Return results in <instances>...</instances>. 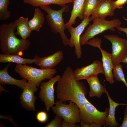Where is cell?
<instances>
[{
	"label": "cell",
	"instance_id": "cell-32",
	"mask_svg": "<svg viewBox=\"0 0 127 127\" xmlns=\"http://www.w3.org/2000/svg\"><path fill=\"white\" fill-rule=\"evenodd\" d=\"M124 117L122 124L119 126V127H127V106L124 110Z\"/></svg>",
	"mask_w": 127,
	"mask_h": 127
},
{
	"label": "cell",
	"instance_id": "cell-28",
	"mask_svg": "<svg viewBox=\"0 0 127 127\" xmlns=\"http://www.w3.org/2000/svg\"><path fill=\"white\" fill-rule=\"evenodd\" d=\"M36 119L40 123H45L47 121L48 119L47 114L45 111H40L36 114Z\"/></svg>",
	"mask_w": 127,
	"mask_h": 127
},
{
	"label": "cell",
	"instance_id": "cell-14",
	"mask_svg": "<svg viewBox=\"0 0 127 127\" xmlns=\"http://www.w3.org/2000/svg\"><path fill=\"white\" fill-rule=\"evenodd\" d=\"M112 0L101 1L90 17L91 21L99 18L105 19L107 16H112L114 14L112 5Z\"/></svg>",
	"mask_w": 127,
	"mask_h": 127
},
{
	"label": "cell",
	"instance_id": "cell-8",
	"mask_svg": "<svg viewBox=\"0 0 127 127\" xmlns=\"http://www.w3.org/2000/svg\"><path fill=\"white\" fill-rule=\"evenodd\" d=\"M61 76L56 75L48 82H42L40 86L39 97L44 103L46 111L48 112L51 108L55 104L54 101V88L55 84L60 80Z\"/></svg>",
	"mask_w": 127,
	"mask_h": 127
},
{
	"label": "cell",
	"instance_id": "cell-4",
	"mask_svg": "<svg viewBox=\"0 0 127 127\" xmlns=\"http://www.w3.org/2000/svg\"><path fill=\"white\" fill-rule=\"evenodd\" d=\"M15 70L23 78L34 84L37 87L42 81L50 79L57 72L56 69H39L26 64H17Z\"/></svg>",
	"mask_w": 127,
	"mask_h": 127
},
{
	"label": "cell",
	"instance_id": "cell-3",
	"mask_svg": "<svg viewBox=\"0 0 127 127\" xmlns=\"http://www.w3.org/2000/svg\"><path fill=\"white\" fill-rule=\"evenodd\" d=\"M40 8L47 13V20L51 31L55 34L59 33L63 44L65 46L68 45L69 39L65 32L66 28L63 18V14L64 12L69 11V6L65 5L58 10L53 9L48 5L42 6Z\"/></svg>",
	"mask_w": 127,
	"mask_h": 127
},
{
	"label": "cell",
	"instance_id": "cell-23",
	"mask_svg": "<svg viewBox=\"0 0 127 127\" xmlns=\"http://www.w3.org/2000/svg\"><path fill=\"white\" fill-rule=\"evenodd\" d=\"M24 2L34 7L48 5L51 4L63 6L72 2V0H23Z\"/></svg>",
	"mask_w": 127,
	"mask_h": 127
},
{
	"label": "cell",
	"instance_id": "cell-22",
	"mask_svg": "<svg viewBox=\"0 0 127 127\" xmlns=\"http://www.w3.org/2000/svg\"><path fill=\"white\" fill-rule=\"evenodd\" d=\"M32 18L28 20V23L30 30L40 31L44 21V15L40 9L37 8L34 10Z\"/></svg>",
	"mask_w": 127,
	"mask_h": 127
},
{
	"label": "cell",
	"instance_id": "cell-15",
	"mask_svg": "<svg viewBox=\"0 0 127 127\" xmlns=\"http://www.w3.org/2000/svg\"><path fill=\"white\" fill-rule=\"evenodd\" d=\"M101 47L98 48L100 50L102 55V60L105 77L107 81L111 84L115 81L112 72L114 65L112 62L111 54L102 49Z\"/></svg>",
	"mask_w": 127,
	"mask_h": 127
},
{
	"label": "cell",
	"instance_id": "cell-31",
	"mask_svg": "<svg viewBox=\"0 0 127 127\" xmlns=\"http://www.w3.org/2000/svg\"><path fill=\"white\" fill-rule=\"evenodd\" d=\"M80 125L78 124H73L66 121L63 120L62 127H80Z\"/></svg>",
	"mask_w": 127,
	"mask_h": 127
},
{
	"label": "cell",
	"instance_id": "cell-10",
	"mask_svg": "<svg viewBox=\"0 0 127 127\" xmlns=\"http://www.w3.org/2000/svg\"><path fill=\"white\" fill-rule=\"evenodd\" d=\"M90 21V17L88 16L84 18L77 27H74L71 26L68 29L71 36L68 45L71 48L75 47V53L78 59L80 58L82 55L80 43L81 35Z\"/></svg>",
	"mask_w": 127,
	"mask_h": 127
},
{
	"label": "cell",
	"instance_id": "cell-18",
	"mask_svg": "<svg viewBox=\"0 0 127 127\" xmlns=\"http://www.w3.org/2000/svg\"><path fill=\"white\" fill-rule=\"evenodd\" d=\"M98 75H94L86 79L90 87L89 96L91 98L96 97L100 98L106 90L100 82Z\"/></svg>",
	"mask_w": 127,
	"mask_h": 127
},
{
	"label": "cell",
	"instance_id": "cell-36",
	"mask_svg": "<svg viewBox=\"0 0 127 127\" xmlns=\"http://www.w3.org/2000/svg\"><path fill=\"white\" fill-rule=\"evenodd\" d=\"M0 95L2 93L3 91H5L7 92H8V90H7L4 89L1 85V84L0 85Z\"/></svg>",
	"mask_w": 127,
	"mask_h": 127
},
{
	"label": "cell",
	"instance_id": "cell-5",
	"mask_svg": "<svg viewBox=\"0 0 127 127\" xmlns=\"http://www.w3.org/2000/svg\"><path fill=\"white\" fill-rule=\"evenodd\" d=\"M93 23L88 27L84 33L80 37L81 45L86 44L90 39L98 34L107 30L115 31V28L120 26L121 24L120 20L117 18L111 20L97 18L93 20Z\"/></svg>",
	"mask_w": 127,
	"mask_h": 127
},
{
	"label": "cell",
	"instance_id": "cell-24",
	"mask_svg": "<svg viewBox=\"0 0 127 127\" xmlns=\"http://www.w3.org/2000/svg\"><path fill=\"white\" fill-rule=\"evenodd\" d=\"M100 2L99 0H85L83 7V19L91 15Z\"/></svg>",
	"mask_w": 127,
	"mask_h": 127
},
{
	"label": "cell",
	"instance_id": "cell-17",
	"mask_svg": "<svg viewBox=\"0 0 127 127\" xmlns=\"http://www.w3.org/2000/svg\"><path fill=\"white\" fill-rule=\"evenodd\" d=\"M85 0H72L73 6L69 20L65 24L66 28L68 29L76 23V19L79 17L81 20L83 19V7Z\"/></svg>",
	"mask_w": 127,
	"mask_h": 127
},
{
	"label": "cell",
	"instance_id": "cell-29",
	"mask_svg": "<svg viewBox=\"0 0 127 127\" xmlns=\"http://www.w3.org/2000/svg\"><path fill=\"white\" fill-rule=\"evenodd\" d=\"M127 3V0H116L113 1L112 5L113 8L115 10L116 8L122 9L123 5Z\"/></svg>",
	"mask_w": 127,
	"mask_h": 127
},
{
	"label": "cell",
	"instance_id": "cell-37",
	"mask_svg": "<svg viewBox=\"0 0 127 127\" xmlns=\"http://www.w3.org/2000/svg\"><path fill=\"white\" fill-rule=\"evenodd\" d=\"M100 1H104L106 0H99Z\"/></svg>",
	"mask_w": 127,
	"mask_h": 127
},
{
	"label": "cell",
	"instance_id": "cell-26",
	"mask_svg": "<svg viewBox=\"0 0 127 127\" xmlns=\"http://www.w3.org/2000/svg\"><path fill=\"white\" fill-rule=\"evenodd\" d=\"M9 0H0V20L4 21L11 16V12L8 10Z\"/></svg>",
	"mask_w": 127,
	"mask_h": 127
},
{
	"label": "cell",
	"instance_id": "cell-33",
	"mask_svg": "<svg viewBox=\"0 0 127 127\" xmlns=\"http://www.w3.org/2000/svg\"><path fill=\"white\" fill-rule=\"evenodd\" d=\"M116 28L119 31L124 32L126 34L127 36V28H123L120 26Z\"/></svg>",
	"mask_w": 127,
	"mask_h": 127
},
{
	"label": "cell",
	"instance_id": "cell-30",
	"mask_svg": "<svg viewBox=\"0 0 127 127\" xmlns=\"http://www.w3.org/2000/svg\"><path fill=\"white\" fill-rule=\"evenodd\" d=\"M102 40L101 39L98 38H93L90 40L86 44L90 45L94 47H98L101 45Z\"/></svg>",
	"mask_w": 127,
	"mask_h": 127
},
{
	"label": "cell",
	"instance_id": "cell-16",
	"mask_svg": "<svg viewBox=\"0 0 127 127\" xmlns=\"http://www.w3.org/2000/svg\"><path fill=\"white\" fill-rule=\"evenodd\" d=\"M11 63L9 62L4 69L0 70V84L15 85L23 91L27 82V80L24 78L21 80H18L11 76L8 71V69Z\"/></svg>",
	"mask_w": 127,
	"mask_h": 127
},
{
	"label": "cell",
	"instance_id": "cell-25",
	"mask_svg": "<svg viewBox=\"0 0 127 127\" xmlns=\"http://www.w3.org/2000/svg\"><path fill=\"white\" fill-rule=\"evenodd\" d=\"M113 75L115 80L122 82L127 87V82L125 79L122 68V66L120 64L114 65Z\"/></svg>",
	"mask_w": 127,
	"mask_h": 127
},
{
	"label": "cell",
	"instance_id": "cell-19",
	"mask_svg": "<svg viewBox=\"0 0 127 127\" xmlns=\"http://www.w3.org/2000/svg\"><path fill=\"white\" fill-rule=\"evenodd\" d=\"M40 57L36 55L33 59L25 58L17 55L0 54V62L1 63L8 62L15 63L17 64H26L35 63Z\"/></svg>",
	"mask_w": 127,
	"mask_h": 127
},
{
	"label": "cell",
	"instance_id": "cell-7",
	"mask_svg": "<svg viewBox=\"0 0 127 127\" xmlns=\"http://www.w3.org/2000/svg\"><path fill=\"white\" fill-rule=\"evenodd\" d=\"M80 110L81 120L84 123H96L101 127L105 125L108 108L106 107L104 111H99L87 99L83 107Z\"/></svg>",
	"mask_w": 127,
	"mask_h": 127
},
{
	"label": "cell",
	"instance_id": "cell-1",
	"mask_svg": "<svg viewBox=\"0 0 127 127\" xmlns=\"http://www.w3.org/2000/svg\"><path fill=\"white\" fill-rule=\"evenodd\" d=\"M73 71L69 66L64 71L56 87V97L63 102L71 101L77 104L80 109L83 108L87 100V93L86 87L84 83L76 80Z\"/></svg>",
	"mask_w": 127,
	"mask_h": 127
},
{
	"label": "cell",
	"instance_id": "cell-13",
	"mask_svg": "<svg viewBox=\"0 0 127 127\" xmlns=\"http://www.w3.org/2000/svg\"><path fill=\"white\" fill-rule=\"evenodd\" d=\"M63 57V52L59 50L48 56L40 57L38 61L35 64L42 69H52L60 63Z\"/></svg>",
	"mask_w": 127,
	"mask_h": 127
},
{
	"label": "cell",
	"instance_id": "cell-27",
	"mask_svg": "<svg viewBox=\"0 0 127 127\" xmlns=\"http://www.w3.org/2000/svg\"><path fill=\"white\" fill-rule=\"evenodd\" d=\"M61 117L56 115L55 118L52 120L49 123L47 124L45 127H62L63 120Z\"/></svg>",
	"mask_w": 127,
	"mask_h": 127
},
{
	"label": "cell",
	"instance_id": "cell-34",
	"mask_svg": "<svg viewBox=\"0 0 127 127\" xmlns=\"http://www.w3.org/2000/svg\"><path fill=\"white\" fill-rule=\"evenodd\" d=\"M80 126L82 127H92L90 123H85L82 121L81 120L80 122Z\"/></svg>",
	"mask_w": 127,
	"mask_h": 127
},
{
	"label": "cell",
	"instance_id": "cell-6",
	"mask_svg": "<svg viewBox=\"0 0 127 127\" xmlns=\"http://www.w3.org/2000/svg\"><path fill=\"white\" fill-rule=\"evenodd\" d=\"M54 114L61 117L63 119L73 124L80 122L81 119L79 106L72 102L69 101L66 104L58 100L55 106L51 107Z\"/></svg>",
	"mask_w": 127,
	"mask_h": 127
},
{
	"label": "cell",
	"instance_id": "cell-12",
	"mask_svg": "<svg viewBox=\"0 0 127 127\" xmlns=\"http://www.w3.org/2000/svg\"><path fill=\"white\" fill-rule=\"evenodd\" d=\"M38 89L33 83L28 81L20 95V102L23 108L28 111H35V103L36 98L34 95Z\"/></svg>",
	"mask_w": 127,
	"mask_h": 127
},
{
	"label": "cell",
	"instance_id": "cell-2",
	"mask_svg": "<svg viewBox=\"0 0 127 127\" xmlns=\"http://www.w3.org/2000/svg\"><path fill=\"white\" fill-rule=\"evenodd\" d=\"M16 29L14 22L3 24L0 27V48L3 54L23 55L30 45L28 39H20L15 36Z\"/></svg>",
	"mask_w": 127,
	"mask_h": 127
},
{
	"label": "cell",
	"instance_id": "cell-35",
	"mask_svg": "<svg viewBox=\"0 0 127 127\" xmlns=\"http://www.w3.org/2000/svg\"><path fill=\"white\" fill-rule=\"evenodd\" d=\"M121 62L124 63L125 64L127 65V53L122 60Z\"/></svg>",
	"mask_w": 127,
	"mask_h": 127
},
{
	"label": "cell",
	"instance_id": "cell-11",
	"mask_svg": "<svg viewBox=\"0 0 127 127\" xmlns=\"http://www.w3.org/2000/svg\"><path fill=\"white\" fill-rule=\"evenodd\" d=\"M104 74L102 63L96 60L91 64L80 68H76L73 71L75 79L77 80L86 79L89 78L99 74Z\"/></svg>",
	"mask_w": 127,
	"mask_h": 127
},
{
	"label": "cell",
	"instance_id": "cell-9",
	"mask_svg": "<svg viewBox=\"0 0 127 127\" xmlns=\"http://www.w3.org/2000/svg\"><path fill=\"white\" fill-rule=\"evenodd\" d=\"M104 37L111 43L112 59L113 64H120L127 53V39L115 35H106Z\"/></svg>",
	"mask_w": 127,
	"mask_h": 127
},
{
	"label": "cell",
	"instance_id": "cell-21",
	"mask_svg": "<svg viewBox=\"0 0 127 127\" xmlns=\"http://www.w3.org/2000/svg\"><path fill=\"white\" fill-rule=\"evenodd\" d=\"M105 93L107 96L109 104L108 114L106 119L105 125L108 127H116L119 124L115 117V111L117 107L121 104L114 101L111 98L108 92L106 90Z\"/></svg>",
	"mask_w": 127,
	"mask_h": 127
},
{
	"label": "cell",
	"instance_id": "cell-20",
	"mask_svg": "<svg viewBox=\"0 0 127 127\" xmlns=\"http://www.w3.org/2000/svg\"><path fill=\"white\" fill-rule=\"evenodd\" d=\"M28 17L25 18L22 16L14 22L16 27L17 32L15 33L16 35H19L24 40L27 39L31 33L28 23Z\"/></svg>",
	"mask_w": 127,
	"mask_h": 127
}]
</instances>
